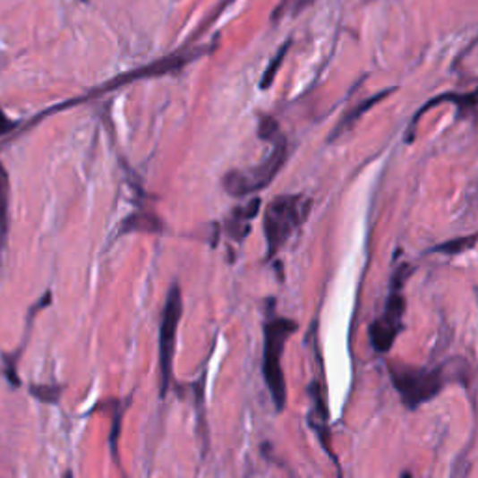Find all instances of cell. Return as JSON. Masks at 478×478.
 I'll return each mask as SVG.
<instances>
[{
    "mask_svg": "<svg viewBox=\"0 0 478 478\" xmlns=\"http://www.w3.org/2000/svg\"><path fill=\"white\" fill-rule=\"evenodd\" d=\"M312 201L303 194H282L269 202L264 213L268 258H273L297 228L307 221Z\"/></svg>",
    "mask_w": 478,
    "mask_h": 478,
    "instance_id": "cell-1",
    "label": "cell"
},
{
    "mask_svg": "<svg viewBox=\"0 0 478 478\" xmlns=\"http://www.w3.org/2000/svg\"><path fill=\"white\" fill-rule=\"evenodd\" d=\"M297 331V321L290 318H271L266 321L264 328V361L262 372L266 385L271 393L277 411H282L286 405V380L282 372V352L288 338Z\"/></svg>",
    "mask_w": 478,
    "mask_h": 478,
    "instance_id": "cell-2",
    "label": "cell"
},
{
    "mask_svg": "<svg viewBox=\"0 0 478 478\" xmlns=\"http://www.w3.org/2000/svg\"><path fill=\"white\" fill-rule=\"evenodd\" d=\"M390 380L407 409H417L436 398L447 385L443 366L424 368L409 364H390Z\"/></svg>",
    "mask_w": 478,
    "mask_h": 478,
    "instance_id": "cell-3",
    "label": "cell"
},
{
    "mask_svg": "<svg viewBox=\"0 0 478 478\" xmlns=\"http://www.w3.org/2000/svg\"><path fill=\"white\" fill-rule=\"evenodd\" d=\"M271 142L273 151L258 166L249 170H232L223 178V187L230 197H247V194L266 189L277 178V174L285 166L288 158V142L282 133L277 135Z\"/></svg>",
    "mask_w": 478,
    "mask_h": 478,
    "instance_id": "cell-4",
    "label": "cell"
},
{
    "mask_svg": "<svg viewBox=\"0 0 478 478\" xmlns=\"http://www.w3.org/2000/svg\"><path fill=\"white\" fill-rule=\"evenodd\" d=\"M411 273L409 266H400V269L395 273L393 285H390V295L387 299L385 312L371 325L368 335H371V342L374 346V350L380 354H387L390 347H393L398 333L402 331V320L405 312V299L402 295V285Z\"/></svg>",
    "mask_w": 478,
    "mask_h": 478,
    "instance_id": "cell-5",
    "label": "cell"
},
{
    "mask_svg": "<svg viewBox=\"0 0 478 478\" xmlns=\"http://www.w3.org/2000/svg\"><path fill=\"white\" fill-rule=\"evenodd\" d=\"M184 314V299L182 290L178 285H172L165 301L161 329H159V366H161V397L166 395V390L172 381V363L174 352H176V335L178 325Z\"/></svg>",
    "mask_w": 478,
    "mask_h": 478,
    "instance_id": "cell-6",
    "label": "cell"
},
{
    "mask_svg": "<svg viewBox=\"0 0 478 478\" xmlns=\"http://www.w3.org/2000/svg\"><path fill=\"white\" fill-rule=\"evenodd\" d=\"M204 53H208V51H206V49H201V47L176 51V53H172V55H168V56H165V58H159V60L154 62V64H149V66H144V68H139V70H135V72H127V73H122V75L115 77L113 81H108L107 84L101 86L99 94L118 90V89H122V86H125V84H129V82H135V81L151 79V77H161V75H166V73L180 72L184 66H187L189 62L197 60V58L202 56Z\"/></svg>",
    "mask_w": 478,
    "mask_h": 478,
    "instance_id": "cell-7",
    "label": "cell"
},
{
    "mask_svg": "<svg viewBox=\"0 0 478 478\" xmlns=\"http://www.w3.org/2000/svg\"><path fill=\"white\" fill-rule=\"evenodd\" d=\"M260 206H262V201L252 199L249 204L239 206L230 213L225 228H226L228 235H232L235 242H242V239L249 234V230H251L249 223L258 215Z\"/></svg>",
    "mask_w": 478,
    "mask_h": 478,
    "instance_id": "cell-8",
    "label": "cell"
},
{
    "mask_svg": "<svg viewBox=\"0 0 478 478\" xmlns=\"http://www.w3.org/2000/svg\"><path fill=\"white\" fill-rule=\"evenodd\" d=\"M393 92H395V89H385V90H381L380 94H376V96H372V98H368V99L361 101L357 107H354L350 113H346V115L342 116V120L338 122V125L333 129V135L329 137V141L338 139L344 132H347V129L354 127V125L361 120V116H363L364 113L371 111V108H372L374 105H378L381 99H385L387 96H390Z\"/></svg>",
    "mask_w": 478,
    "mask_h": 478,
    "instance_id": "cell-9",
    "label": "cell"
},
{
    "mask_svg": "<svg viewBox=\"0 0 478 478\" xmlns=\"http://www.w3.org/2000/svg\"><path fill=\"white\" fill-rule=\"evenodd\" d=\"M8 209H10V176L4 168V165L0 163V249L6 245L8 237Z\"/></svg>",
    "mask_w": 478,
    "mask_h": 478,
    "instance_id": "cell-10",
    "label": "cell"
},
{
    "mask_svg": "<svg viewBox=\"0 0 478 478\" xmlns=\"http://www.w3.org/2000/svg\"><path fill=\"white\" fill-rule=\"evenodd\" d=\"M163 223L158 219L156 215L151 213H135L129 215L127 219L120 226V234H129V232H161Z\"/></svg>",
    "mask_w": 478,
    "mask_h": 478,
    "instance_id": "cell-11",
    "label": "cell"
},
{
    "mask_svg": "<svg viewBox=\"0 0 478 478\" xmlns=\"http://www.w3.org/2000/svg\"><path fill=\"white\" fill-rule=\"evenodd\" d=\"M314 3L316 0H280L271 17L273 23H277V21L285 19V17H295L297 13H301L303 10L309 8Z\"/></svg>",
    "mask_w": 478,
    "mask_h": 478,
    "instance_id": "cell-12",
    "label": "cell"
},
{
    "mask_svg": "<svg viewBox=\"0 0 478 478\" xmlns=\"http://www.w3.org/2000/svg\"><path fill=\"white\" fill-rule=\"evenodd\" d=\"M476 243V235L471 234V235H464V237H456V239H450V242H445L438 247H433L431 251L433 252H440V254H460L464 251H471Z\"/></svg>",
    "mask_w": 478,
    "mask_h": 478,
    "instance_id": "cell-13",
    "label": "cell"
},
{
    "mask_svg": "<svg viewBox=\"0 0 478 478\" xmlns=\"http://www.w3.org/2000/svg\"><path fill=\"white\" fill-rule=\"evenodd\" d=\"M290 46H292V41H286L285 46H282V47L278 49V53L269 60V66L266 68V72H264V75H262V81H260V89H262V90L269 89V86L273 84V81H275V77H277V73H278L280 64H282V60H285V56H286Z\"/></svg>",
    "mask_w": 478,
    "mask_h": 478,
    "instance_id": "cell-14",
    "label": "cell"
},
{
    "mask_svg": "<svg viewBox=\"0 0 478 478\" xmlns=\"http://www.w3.org/2000/svg\"><path fill=\"white\" fill-rule=\"evenodd\" d=\"M30 395L43 404H58L62 397L60 385H30Z\"/></svg>",
    "mask_w": 478,
    "mask_h": 478,
    "instance_id": "cell-15",
    "label": "cell"
},
{
    "mask_svg": "<svg viewBox=\"0 0 478 478\" xmlns=\"http://www.w3.org/2000/svg\"><path fill=\"white\" fill-rule=\"evenodd\" d=\"M258 135L262 141H273L277 135H280V127L273 118H264L260 122V129H258Z\"/></svg>",
    "mask_w": 478,
    "mask_h": 478,
    "instance_id": "cell-16",
    "label": "cell"
},
{
    "mask_svg": "<svg viewBox=\"0 0 478 478\" xmlns=\"http://www.w3.org/2000/svg\"><path fill=\"white\" fill-rule=\"evenodd\" d=\"M15 125H17V124H15L12 118H8L6 113L3 111V107H0V137L8 135L10 132H13Z\"/></svg>",
    "mask_w": 478,
    "mask_h": 478,
    "instance_id": "cell-17",
    "label": "cell"
},
{
    "mask_svg": "<svg viewBox=\"0 0 478 478\" xmlns=\"http://www.w3.org/2000/svg\"><path fill=\"white\" fill-rule=\"evenodd\" d=\"M400 478H413V476H411L409 473H402V474H400Z\"/></svg>",
    "mask_w": 478,
    "mask_h": 478,
    "instance_id": "cell-18",
    "label": "cell"
},
{
    "mask_svg": "<svg viewBox=\"0 0 478 478\" xmlns=\"http://www.w3.org/2000/svg\"><path fill=\"white\" fill-rule=\"evenodd\" d=\"M64 478H73V474L68 471V473H66V476H64Z\"/></svg>",
    "mask_w": 478,
    "mask_h": 478,
    "instance_id": "cell-19",
    "label": "cell"
}]
</instances>
